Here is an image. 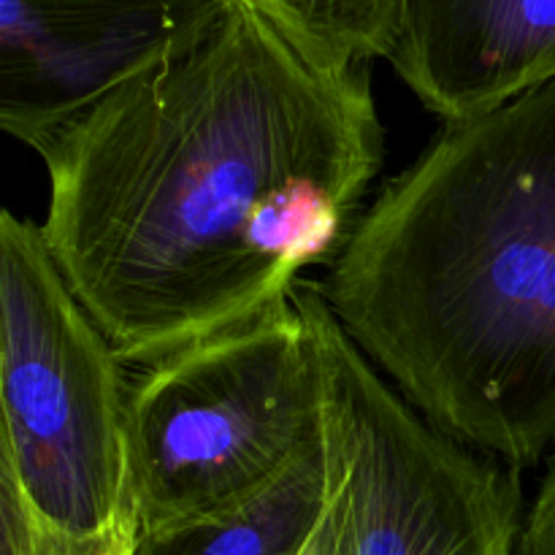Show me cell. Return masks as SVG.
Masks as SVG:
<instances>
[{"label": "cell", "mask_w": 555, "mask_h": 555, "mask_svg": "<svg viewBox=\"0 0 555 555\" xmlns=\"http://www.w3.org/2000/svg\"><path fill=\"white\" fill-rule=\"evenodd\" d=\"M41 231L122 363L150 366L334 263L383 168L369 65L314 60L244 0L38 146Z\"/></svg>", "instance_id": "6da1fadb"}, {"label": "cell", "mask_w": 555, "mask_h": 555, "mask_svg": "<svg viewBox=\"0 0 555 555\" xmlns=\"http://www.w3.org/2000/svg\"><path fill=\"white\" fill-rule=\"evenodd\" d=\"M320 291L439 431L540 464L555 448V81L444 122L358 217Z\"/></svg>", "instance_id": "7a4b0ae2"}, {"label": "cell", "mask_w": 555, "mask_h": 555, "mask_svg": "<svg viewBox=\"0 0 555 555\" xmlns=\"http://www.w3.org/2000/svg\"><path fill=\"white\" fill-rule=\"evenodd\" d=\"M323 439V369L293 296L150 363L128 388L139 534L253 502Z\"/></svg>", "instance_id": "3957f363"}, {"label": "cell", "mask_w": 555, "mask_h": 555, "mask_svg": "<svg viewBox=\"0 0 555 555\" xmlns=\"http://www.w3.org/2000/svg\"><path fill=\"white\" fill-rule=\"evenodd\" d=\"M41 225L0 215V475L65 547L103 555L133 524L128 388Z\"/></svg>", "instance_id": "277c9868"}, {"label": "cell", "mask_w": 555, "mask_h": 555, "mask_svg": "<svg viewBox=\"0 0 555 555\" xmlns=\"http://www.w3.org/2000/svg\"><path fill=\"white\" fill-rule=\"evenodd\" d=\"M293 304L318 345L325 439L345 477L356 555H515L520 469L428 423L352 345L320 287L298 285Z\"/></svg>", "instance_id": "5b68a950"}, {"label": "cell", "mask_w": 555, "mask_h": 555, "mask_svg": "<svg viewBox=\"0 0 555 555\" xmlns=\"http://www.w3.org/2000/svg\"><path fill=\"white\" fill-rule=\"evenodd\" d=\"M217 0H0V128L38 150L171 52Z\"/></svg>", "instance_id": "8992f818"}, {"label": "cell", "mask_w": 555, "mask_h": 555, "mask_svg": "<svg viewBox=\"0 0 555 555\" xmlns=\"http://www.w3.org/2000/svg\"><path fill=\"white\" fill-rule=\"evenodd\" d=\"M444 122L555 81V0H401L385 54Z\"/></svg>", "instance_id": "52a82bcc"}, {"label": "cell", "mask_w": 555, "mask_h": 555, "mask_svg": "<svg viewBox=\"0 0 555 555\" xmlns=\"http://www.w3.org/2000/svg\"><path fill=\"white\" fill-rule=\"evenodd\" d=\"M331 493L328 444L314 448L253 502L173 529L139 534L133 555H298Z\"/></svg>", "instance_id": "ba28073f"}, {"label": "cell", "mask_w": 555, "mask_h": 555, "mask_svg": "<svg viewBox=\"0 0 555 555\" xmlns=\"http://www.w3.org/2000/svg\"><path fill=\"white\" fill-rule=\"evenodd\" d=\"M314 60L356 68L385 57L401 0H244Z\"/></svg>", "instance_id": "9c48e42d"}, {"label": "cell", "mask_w": 555, "mask_h": 555, "mask_svg": "<svg viewBox=\"0 0 555 555\" xmlns=\"http://www.w3.org/2000/svg\"><path fill=\"white\" fill-rule=\"evenodd\" d=\"M328 444V439H325ZM331 459V493L328 504L323 509V518L314 526L309 540L298 555H356V529H352L350 499H347L345 477H341L339 464L328 448Z\"/></svg>", "instance_id": "30bf717a"}, {"label": "cell", "mask_w": 555, "mask_h": 555, "mask_svg": "<svg viewBox=\"0 0 555 555\" xmlns=\"http://www.w3.org/2000/svg\"><path fill=\"white\" fill-rule=\"evenodd\" d=\"M515 555H555V459L547 466L534 504L524 515Z\"/></svg>", "instance_id": "8fae6325"}, {"label": "cell", "mask_w": 555, "mask_h": 555, "mask_svg": "<svg viewBox=\"0 0 555 555\" xmlns=\"http://www.w3.org/2000/svg\"><path fill=\"white\" fill-rule=\"evenodd\" d=\"M135 540H139V520H133L130 526H125L122 534L114 540L112 551L106 555H133L135 553Z\"/></svg>", "instance_id": "7c38bea8"}]
</instances>
